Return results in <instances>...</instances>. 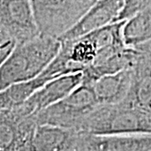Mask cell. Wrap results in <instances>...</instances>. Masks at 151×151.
I'll use <instances>...</instances> for the list:
<instances>
[{"label":"cell","mask_w":151,"mask_h":151,"mask_svg":"<svg viewBox=\"0 0 151 151\" xmlns=\"http://www.w3.org/2000/svg\"><path fill=\"white\" fill-rule=\"evenodd\" d=\"M83 81V73L77 72L60 76L54 78L38 89L25 103L14 108L21 116H35L42 110L49 108L73 92Z\"/></svg>","instance_id":"5b68a950"},{"label":"cell","mask_w":151,"mask_h":151,"mask_svg":"<svg viewBox=\"0 0 151 151\" xmlns=\"http://www.w3.org/2000/svg\"><path fill=\"white\" fill-rule=\"evenodd\" d=\"M78 132L49 124H38L31 151H70Z\"/></svg>","instance_id":"30bf717a"},{"label":"cell","mask_w":151,"mask_h":151,"mask_svg":"<svg viewBox=\"0 0 151 151\" xmlns=\"http://www.w3.org/2000/svg\"><path fill=\"white\" fill-rule=\"evenodd\" d=\"M0 29L14 38L18 44L38 35L30 0H0Z\"/></svg>","instance_id":"8992f818"},{"label":"cell","mask_w":151,"mask_h":151,"mask_svg":"<svg viewBox=\"0 0 151 151\" xmlns=\"http://www.w3.org/2000/svg\"><path fill=\"white\" fill-rule=\"evenodd\" d=\"M54 78L56 77L45 69L34 79L6 87L0 91V110H11L20 107L38 89Z\"/></svg>","instance_id":"8fae6325"},{"label":"cell","mask_w":151,"mask_h":151,"mask_svg":"<svg viewBox=\"0 0 151 151\" xmlns=\"http://www.w3.org/2000/svg\"><path fill=\"white\" fill-rule=\"evenodd\" d=\"M17 45L18 42L14 38L0 29V67L9 57Z\"/></svg>","instance_id":"7c38bea8"},{"label":"cell","mask_w":151,"mask_h":151,"mask_svg":"<svg viewBox=\"0 0 151 151\" xmlns=\"http://www.w3.org/2000/svg\"><path fill=\"white\" fill-rule=\"evenodd\" d=\"M70 151H151V134L78 133Z\"/></svg>","instance_id":"52a82bcc"},{"label":"cell","mask_w":151,"mask_h":151,"mask_svg":"<svg viewBox=\"0 0 151 151\" xmlns=\"http://www.w3.org/2000/svg\"><path fill=\"white\" fill-rule=\"evenodd\" d=\"M78 133L91 134H151V110L123 103L98 105Z\"/></svg>","instance_id":"7a4b0ae2"},{"label":"cell","mask_w":151,"mask_h":151,"mask_svg":"<svg viewBox=\"0 0 151 151\" xmlns=\"http://www.w3.org/2000/svg\"><path fill=\"white\" fill-rule=\"evenodd\" d=\"M127 0H97L75 27L60 41L74 40L119 20Z\"/></svg>","instance_id":"ba28073f"},{"label":"cell","mask_w":151,"mask_h":151,"mask_svg":"<svg viewBox=\"0 0 151 151\" xmlns=\"http://www.w3.org/2000/svg\"><path fill=\"white\" fill-rule=\"evenodd\" d=\"M60 46L59 40L40 34L18 44L0 67V91L11 85L35 78L52 62Z\"/></svg>","instance_id":"6da1fadb"},{"label":"cell","mask_w":151,"mask_h":151,"mask_svg":"<svg viewBox=\"0 0 151 151\" xmlns=\"http://www.w3.org/2000/svg\"><path fill=\"white\" fill-rule=\"evenodd\" d=\"M132 67L99 77L92 84L99 105H115L123 103L132 84Z\"/></svg>","instance_id":"9c48e42d"},{"label":"cell","mask_w":151,"mask_h":151,"mask_svg":"<svg viewBox=\"0 0 151 151\" xmlns=\"http://www.w3.org/2000/svg\"><path fill=\"white\" fill-rule=\"evenodd\" d=\"M92 84L83 82L66 97L35 117L38 124H49L78 132L85 119L97 108Z\"/></svg>","instance_id":"277c9868"},{"label":"cell","mask_w":151,"mask_h":151,"mask_svg":"<svg viewBox=\"0 0 151 151\" xmlns=\"http://www.w3.org/2000/svg\"><path fill=\"white\" fill-rule=\"evenodd\" d=\"M97 0H30L40 35L59 40L78 24Z\"/></svg>","instance_id":"3957f363"}]
</instances>
